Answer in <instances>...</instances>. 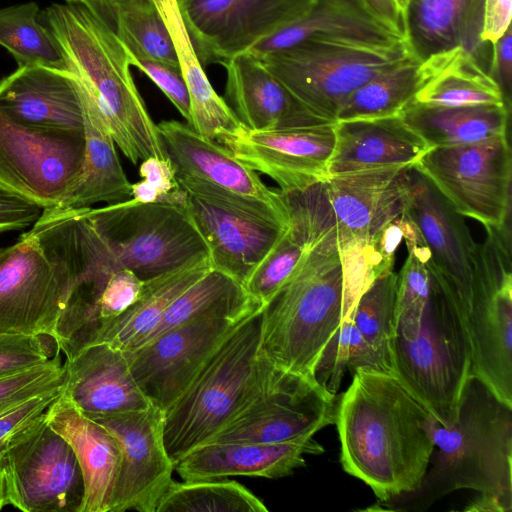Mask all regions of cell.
I'll use <instances>...</instances> for the list:
<instances>
[{
    "mask_svg": "<svg viewBox=\"0 0 512 512\" xmlns=\"http://www.w3.org/2000/svg\"><path fill=\"white\" fill-rule=\"evenodd\" d=\"M139 173L141 178L157 192L161 202L186 204V193L179 185L175 168L169 158L144 159Z\"/></svg>",
    "mask_w": 512,
    "mask_h": 512,
    "instance_id": "46",
    "label": "cell"
},
{
    "mask_svg": "<svg viewBox=\"0 0 512 512\" xmlns=\"http://www.w3.org/2000/svg\"><path fill=\"white\" fill-rule=\"evenodd\" d=\"M203 66L222 65L303 18L315 0H177Z\"/></svg>",
    "mask_w": 512,
    "mask_h": 512,
    "instance_id": "16",
    "label": "cell"
},
{
    "mask_svg": "<svg viewBox=\"0 0 512 512\" xmlns=\"http://www.w3.org/2000/svg\"><path fill=\"white\" fill-rule=\"evenodd\" d=\"M429 149L400 116L335 122L329 175L388 166L413 167Z\"/></svg>",
    "mask_w": 512,
    "mask_h": 512,
    "instance_id": "29",
    "label": "cell"
},
{
    "mask_svg": "<svg viewBox=\"0 0 512 512\" xmlns=\"http://www.w3.org/2000/svg\"><path fill=\"white\" fill-rule=\"evenodd\" d=\"M263 308L198 318L125 352L132 374L151 404L165 413L224 341Z\"/></svg>",
    "mask_w": 512,
    "mask_h": 512,
    "instance_id": "12",
    "label": "cell"
},
{
    "mask_svg": "<svg viewBox=\"0 0 512 512\" xmlns=\"http://www.w3.org/2000/svg\"><path fill=\"white\" fill-rule=\"evenodd\" d=\"M217 142L250 169L270 177L281 192L298 191L329 177L335 123L278 130L240 124Z\"/></svg>",
    "mask_w": 512,
    "mask_h": 512,
    "instance_id": "18",
    "label": "cell"
},
{
    "mask_svg": "<svg viewBox=\"0 0 512 512\" xmlns=\"http://www.w3.org/2000/svg\"><path fill=\"white\" fill-rule=\"evenodd\" d=\"M413 168L461 216L485 228L509 223L512 157L507 134L430 148Z\"/></svg>",
    "mask_w": 512,
    "mask_h": 512,
    "instance_id": "10",
    "label": "cell"
},
{
    "mask_svg": "<svg viewBox=\"0 0 512 512\" xmlns=\"http://www.w3.org/2000/svg\"><path fill=\"white\" fill-rule=\"evenodd\" d=\"M305 40L373 46L408 42L399 30L379 18L363 0H315L303 18L248 51L262 55Z\"/></svg>",
    "mask_w": 512,
    "mask_h": 512,
    "instance_id": "28",
    "label": "cell"
},
{
    "mask_svg": "<svg viewBox=\"0 0 512 512\" xmlns=\"http://www.w3.org/2000/svg\"><path fill=\"white\" fill-rule=\"evenodd\" d=\"M41 15L81 98L100 112L124 156L133 164L168 158L134 82L130 53L111 23L86 4L53 3Z\"/></svg>",
    "mask_w": 512,
    "mask_h": 512,
    "instance_id": "2",
    "label": "cell"
},
{
    "mask_svg": "<svg viewBox=\"0 0 512 512\" xmlns=\"http://www.w3.org/2000/svg\"><path fill=\"white\" fill-rule=\"evenodd\" d=\"M44 208L0 184V233L32 227Z\"/></svg>",
    "mask_w": 512,
    "mask_h": 512,
    "instance_id": "47",
    "label": "cell"
},
{
    "mask_svg": "<svg viewBox=\"0 0 512 512\" xmlns=\"http://www.w3.org/2000/svg\"><path fill=\"white\" fill-rule=\"evenodd\" d=\"M107 428L121 449L110 512H155L174 481V462L164 441L165 413L155 407L93 419Z\"/></svg>",
    "mask_w": 512,
    "mask_h": 512,
    "instance_id": "20",
    "label": "cell"
},
{
    "mask_svg": "<svg viewBox=\"0 0 512 512\" xmlns=\"http://www.w3.org/2000/svg\"><path fill=\"white\" fill-rule=\"evenodd\" d=\"M0 472L8 505L25 512H80L84 482L78 460L46 417L2 451Z\"/></svg>",
    "mask_w": 512,
    "mask_h": 512,
    "instance_id": "11",
    "label": "cell"
},
{
    "mask_svg": "<svg viewBox=\"0 0 512 512\" xmlns=\"http://www.w3.org/2000/svg\"><path fill=\"white\" fill-rule=\"evenodd\" d=\"M222 66L226 70L225 101L243 126L278 130L334 123L307 109L250 51L231 57Z\"/></svg>",
    "mask_w": 512,
    "mask_h": 512,
    "instance_id": "25",
    "label": "cell"
},
{
    "mask_svg": "<svg viewBox=\"0 0 512 512\" xmlns=\"http://www.w3.org/2000/svg\"><path fill=\"white\" fill-rule=\"evenodd\" d=\"M419 89L412 102L429 106L506 104L490 72L463 47L430 54L419 62Z\"/></svg>",
    "mask_w": 512,
    "mask_h": 512,
    "instance_id": "31",
    "label": "cell"
},
{
    "mask_svg": "<svg viewBox=\"0 0 512 512\" xmlns=\"http://www.w3.org/2000/svg\"><path fill=\"white\" fill-rule=\"evenodd\" d=\"M85 133L18 124L0 111V184L44 209L59 207L76 186Z\"/></svg>",
    "mask_w": 512,
    "mask_h": 512,
    "instance_id": "13",
    "label": "cell"
},
{
    "mask_svg": "<svg viewBox=\"0 0 512 512\" xmlns=\"http://www.w3.org/2000/svg\"><path fill=\"white\" fill-rule=\"evenodd\" d=\"M409 166H388L329 175L325 181L341 253L375 246L405 211Z\"/></svg>",
    "mask_w": 512,
    "mask_h": 512,
    "instance_id": "19",
    "label": "cell"
},
{
    "mask_svg": "<svg viewBox=\"0 0 512 512\" xmlns=\"http://www.w3.org/2000/svg\"><path fill=\"white\" fill-rule=\"evenodd\" d=\"M131 66L145 74L175 106L186 120V123L189 124V93L180 69L159 61L132 56Z\"/></svg>",
    "mask_w": 512,
    "mask_h": 512,
    "instance_id": "45",
    "label": "cell"
},
{
    "mask_svg": "<svg viewBox=\"0 0 512 512\" xmlns=\"http://www.w3.org/2000/svg\"><path fill=\"white\" fill-rule=\"evenodd\" d=\"M398 273L379 274L361 293L352 322L367 343L393 371V343L396 328Z\"/></svg>",
    "mask_w": 512,
    "mask_h": 512,
    "instance_id": "40",
    "label": "cell"
},
{
    "mask_svg": "<svg viewBox=\"0 0 512 512\" xmlns=\"http://www.w3.org/2000/svg\"><path fill=\"white\" fill-rule=\"evenodd\" d=\"M478 244L473 286L464 306L471 376L512 406V273L510 230L485 228Z\"/></svg>",
    "mask_w": 512,
    "mask_h": 512,
    "instance_id": "9",
    "label": "cell"
},
{
    "mask_svg": "<svg viewBox=\"0 0 512 512\" xmlns=\"http://www.w3.org/2000/svg\"><path fill=\"white\" fill-rule=\"evenodd\" d=\"M63 394L88 418L98 419L152 406L122 350L98 343L64 363Z\"/></svg>",
    "mask_w": 512,
    "mask_h": 512,
    "instance_id": "23",
    "label": "cell"
},
{
    "mask_svg": "<svg viewBox=\"0 0 512 512\" xmlns=\"http://www.w3.org/2000/svg\"><path fill=\"white\" fill-rule=\"evenodd\" d=\"M6 505H8V503H7V500H6V495H5V490H4V483H3L2 475H1V472H0V510H2L3 507H5Z\"/></svg>",
    "mask_w": 512,
    "mask_h": 512,
    "instance_id": "52",
    "label": "cell"
},
{
    "mask_svg": "<svg viewBox=\"0 0 512 512\" xmlns=\"http://www.w3.org/2000/svg\"><path fill=\"white\" fill-rule=\"evenodd\" d=\"M349 370L393 374L357 330L351 318L338 327L324 346L314 368L313 378L327 393L337 396L342 378Z\"/></svg>",
    "mask_w": 512,
    "mask_h": 512,
    "instance_id": "41",
    "label": "cell"
},
{
    "mask_svg": "<svg viewBox=\"0 0 512 512\" xmlns=\"http://www.w3.org/2000/svg\"><path fill=\"white\" fill-rule=\"evenodd\" d=\"M419 62L412 56L371 78L347 98L335 122L400 116L419 89Z\"/></svg>",
    "mask_w": 512,
    "mask_h": 512,
    "instance_id": "37",
    "label": "cell"
},
{
    "mask_svg": "<svg viewBox=\"0 0 512 512\" xmlns=\"http://www.w3.org/2000/svg\"><path fill=\"white\" fill-rule=\"evenodd\" d=\"M82 103L84 163L76 186L59 207L83 209L100 202L113 204L128 200L131 198L132 183L119 161L110 130L93 104L84 99Z\"/></svg>",
    "mask_w": 512,
    "mask_h": 512,
    "instance_id": "33",
    "label": "cell"
},
{
    "mask_svg": "<svg viewBox=\"0 0 512 512\" xmlns=\"http://www.w3.org/2000/svg\"><path fill=\"white\" fill-rule=\"evenodd\" d=\"M0 45L20 66L65 69L59 46L41 19L36 2L0 8Z\"/></svg>",
    "mask_w": 512,
    "mask_h": 512,
    "instance_id": "38",
    "label": "cell"
},
{
    "mask_svg": "<svg viewBox=\"0 0 512 512\" xmlns=\"http://www.w3.org/2000/svg\"><path fill=\"white\" fill-rule=\"evenodd\" d=\"M45 335L0 334V379L43 365L53 359Z\"/></svg>",
    "mask_w": 512,
    "mask_h": 512,
    "instance_id": "43",
    "label": "cell"
},
{
    "mask_svg": "<svg viewBox=\"0 0 512 512\" xmlns=\"http://www.w3.org/2000/svg\"><path fill=\"white\" fill-rule=\"evenodd\" d=\"M384 22L399 30L406 38L404 22L395 0H363ZM407 39V38H406Z\"/></svg>",
    "mask_w": 512,
    "mask_h": 512,
    "instance_id": "50",
    "label": "cell"
},
{
    "mask_svg": "<svg viewBox=\"0 0 512 512\" xmlns=\"http://www.w3.org/2000/svg\"><path fill=\"white\" fill-rule=\"evenodd\" d=\"M434 449L420 487L409 496L413 509H425L460 489L478 492L512 510V406L470 376L455 422L433 423ZM407 496V495H406Z\"/></svg>",
    "mask_w": 512,
    "mask_h": 512,
    "instance_id": "3",
    "label": "cell"
},
{
    "mask_svg": "<svg viewBox=\"0 0 512 512\" xmlns=\"http://www.w3.org/2000/svg\"><path fill=\"white\" fill-rule=\"evenodd\" d=\"M323 452L314 437L282 443H210L192 450L174 468L183 481L229 476L278 479L305 466V454Z\"/></svg>",
    "mask_w": 512,
    "mask_h": 512,
    "instance_id": "27",
    "label": "cell"
},
{
    "mask_svg": "<svg viewBox=\"0 0 512 512\" xmlns=\"http://www.w3.org/2000/svg\"><path fill=\"white\" fill-rule=\"evenodd\" d=\"M86 215L112 270L127 268L148 280L209 257L186 204L139 203L130 198L87 208Z\"/></svg>",
    "mask_w": 512,
    "mask_h": 512,
    "instance_id": "7",
    "label": "cell"
},
{
    "mask_svg": "<svg viewBox=\"0 0 512 512\" xmlns=\"http://www.w3.org/2000/svg\"><path fill=\"white\" fill-rule=\"evenodd\" d=\"M404 214L426 248L430 272L459 297L464 309L473 286L478 250L464 217L414 168Z\"/></svg>",
    "mask_w": 512,
    "mask_h": 512,
    "instance_id": "22",
    "label": "cell"
},
{
    "mask_svg": "<svg viewBox=\"0 0 512 512\" xmlns=\"http://www.w3.org/2000/svg\"><path fill=\"white\" fill-rule=\"evenodd\" d=\"M211 267L209 257H203L144 280L138 300L120 316L104 324L91 345L107 343L123 352L137 348L160 324L171 303Z\"/></svg>",
    "mask_w": 512,
    "mask_h": 512,
    "instance_id": "32",
    "label": "cell"
},
{
    "mask_svg": "<svg viewBox=\"0 0 512 512\" xmlns=\"http://www.w3.org/2000/svg\"><path fill=\"white\" fill-rule=\"evenodd\" d=\"M65 3H70V4H86V5H91V4H97V3H101L105 0H64Z\"/></svg>",
    "mask_w": 512,
    "mask_h": 512,
    "instance_id": "53",
    "label": "cell"
},
{
    "mask_svg": "<svg viewBox=\"0 0 512 512\" xmlns=\"http://www.w3.org/2000/svg\"><path fill=\"white\" fill-rule=\"evenodd\" d=\"M167 24L175 45L179 67L190 100L189 126L200 135L216 141L241 123L228 103L211 85L200 62L177 0H154Z\"/></svg>",
    "mask_w": 512,
    "mask_h": 512,
    "instance_id": "34",
    "label": "cell"
},
{
    "mask_svg": "<svg viewBox=\"0 0 512 512\" xmlns=\"http://www.w3.org/2000/svg\"><path fill=\"white\" fill-rule=\"evenodd\" d=\"M68 290L63 268L27 231L0 249V334L53 338Z\"/></svg>",
    "mask_w": 512,
    "mask_h": 512,
    "instance_id": "17",
    "label": "cell"
},
{
    "mask_svg": "<svg viewBox=\"0 0 512 512\" xmlns=\"http://www.w3.org/2000/svg\"><path fill=\"white\" fill-rule=\"evenodd\" d=\"M0 111L30 128L84 132L82 99L66 69L18 67L0 81Z\"/></svg>",
    "mask_w": 512,
    "mask_h": 512,
    "instance_id": "24",
    "label": "cell"
},
{
    "mask_svg": "<svg viewBox=\"0 0 512 512\" xmlns=\"http://www.w3.org/2000/svg\"><path fill=\"white\" fill-rule=\"evenodd\" d=\"M490 74L499 84L509 106L512 83V32L511 27L493 44Z\"/></svg>",
    "mask_w": 512,
    "mask_h": 512,
    "instance_id": "49",
    "label": "cell"
},
{
    "mask_svg": "<svg viewBox=\"0 0 512 512\" xmlns=\"http://www.w3.org/2000/svg\"><path fill=\"white\" fill-rule=\"evenodd\" d=\"M432 275V273H431ZM394 375L443 426H451L471 376V346L459 297L432 275L412 337L393 344Z\"/></svg>",
    "mask_w": 512,
    "mask_h": 512,
    "instance_id": "6",
    "label": "cell"
},
{
    "mask_svg": "<svg viewBox=\"0 0 512 512\" xmlns=\"http://www.w3.org/2000/svg\"><path fill=\"white\" fill-rule=\"evenodd\" d=\"M395 1L399 8L402 20L404 22L405 31H406V10H407L409 0H395Z\"/></svg>",
    "mask_w": 512,
    "mask_h": 512,
    "instance_id": "51",
    "label": "cell"
},
{
    "mask_svg": "<svg viewBox=\"0 0 512 512\" xmlns=\"http://www.w3.org/2000/svg\"><path fill=\"white\" fill-rule=\"evenodd\" d=\"M88 6L111 23L132 57L180 69L170 31L154 0H105Z\"/></svg>",
    "mask_w": 512,
    "mask_h": 512,
    "instance_id": "36",
    "label": "cell"
},
{
    "mask_svg": "<svg viewBox=\"0 0 512 512\" xmlns=\"http://www.w3.org/2000/svg\"><path fill=\"white\" fill-rule=\"evenodd\" d=\"M180 187L186 193L187 210L207 243L212 267L244 285L288 226L208 192Z\"/></svg>",
    "mask_w": 512,
    "mask_h": 512,
    "instance_id": "21",
    "label": "cell"
},
{
    "mask_svg": "<svg viewBox=\"0 0 512 512\" xmlns=\"http://www.w3.org/2000/svg\"><path fill=\"white\" fill-rule=\"evenodd\" d=\"M46 422L69 443L78 460L84 482L80 512H110L121 464L115 436L85 416L63 392L49 407Z\"/></svg>",
    "mask_w": 512,
    "mask_h": 512,
    "instance_id": "26",
    "label": "cell"
},
{
    "mask_svg": "<svg viewBox=\"0 0 512 512\" xmlns=\"http://www.w3.org/2000/svg\"><path fill=\"white\" fill-rule=\"evenodd\" d=\"M484 0H409L406 38L421 61L435 52L463 47L490 72L493 45L481 40Z\"/></svg>",
    "mask_w": 512,
    "mask_h": 512,
    "instance_id": "30",
    "label": "cell"
},
{
    "mask_svg": "<svg viewBox=\"0 0 512 512\" xmlns=\"http://www.w3.org/2000/svg\"><path fill=\"white\" fill-rule=\"evenodd\" d=\"M434 416L393 374L359 370L337 399L343 470L381 501L416 491L434 449Z\"/></svg>",
    "mask_w": 512,
    "mask_h": 512,
    "instance_id": "1",
    "label": "cell"
},
{
    "mask_svg": "<svg viewBox=\"0 0 512 512\" xmlns=\"http://www.w3.org/2000/svg\"><path fill=\"white\" fill-rule=\"evenodd\" d=\"M337 399L316 381L274 365L259 394L206 444L313 438L334 424Z\"/></svg>",
    "mask_w": 512,
    "mask_h": 512,
    "instance_id": "14",
    "label": "cell"
},
{
    "mask_svg": "<svg viewBox=\"0 0 512 512\" xmlns=\"http://www.w3.org/2000/svg\"><path fill=\"white\" fill-rule=\"evenodd\" d=\"M430 148L467 144L507 134L509 106H429L411 102L400 114Z\"/></svg>",
    "mask_w": 512,
    "mask_h": 512,
    "instance_id": "35",
    "label": "cell"
},
{
    "mask_svg": "<svg viewBox=\"0 0 512 512\" xmlns=\"http://www.w3.org/2000/svg\"><path fill=\"white\" fill-rule=\"evenodd\" d=\"M354 308L334 226L264 306L259 351L273 365L314 380L324 346Z\"/></svg>",
    "mask_w": 512,
    "mask_h": 512,
    "instance_id": "4",
    "label": "cell"
},
{
    "mask_svg": "<svg viewBox=\"0 0 512 512\" xmlns=\"http://www.w3.org/2000/svg\"><path fill=\"white\" fill-rule=\"evenodd\" d=\"M62 388L35 396L0 415V454L16 438L46 417Z\"/></svg>",
    "mask_w": 512,
    "mask_h": 512,
    "instance_id": "44",
    "label": "cell"
},
{
    "mask_svg": "<svg viewBox=\"0 0 512 512\" xmlns=\"http://www.w3.org/2000/svg\"><path fill=\"white\" fill-rule=\"evenodd\" d=\"M512 0H484L481 40L491 45L511 27Z\"/></svg>",
    "mask_w": 512,
    "mask_h": 512,
    "instance_id": "48",
    "label": "cell"
},
{
    "mask_svg": "<svg viewBox=\"0 0 512 512\" xmlns=\"http://www.w3.org/2000/svg\"><path fill=\"white\" fill-rule=\"evenodd\" d=\"M255 56L307 109L335 123L342 105L356 89L415 55L408 42L373 46L305 40Z\"/></svg>",
    "mask_w": 512,
    "mask_h": 512,
    "instance_id": "8",
    "label": "cell"
},
{
    "mask_svg": "<svg viewBox=\"0 0 512 512\" xmlns=\"http://www.w3.org/2000/svg\"><path fill=\"white\" fill-rule=\"evenodd\" d=\"M262 500L236 481H173L155 512H267Z\"/></svg>",
    "mask_w": 512,
    "mask_h": 512,
    "instance_id": "39",
    "label": "cell"
},
{
    "mask_svg": "<svg viewBox=\"0 0 512 512\" xmlns=\"http://www.w3.org/2000/svg\"><path fill=\"white\" fill-rule=\"evenodd\" d=\"M157 127L179 181L289 225V211L282 193L268 188L256 171L236 159L220 143L176 120L161 121Z\"/></svg>",
    "mask_w": 512,
    "mask_h": 512,
    "instance_id": "15",
    "label": "cell"
},
{
    "mask_svg": "<svg viewBox=\"0 0 512 512\" xmlns=\"http://www.w3.org/2000/svg\"><path fill=\"white\" fill-rule=\"evenodd\" d=\"M66 378L59 354L49 362L0 379V415L21 403L63 387Z\"/></svg>",
    "mask_w": 512,
    "mask_h": 512,
    "instance_id": "42",
    "label": "cell"
},
{
    "mask_svg": "<svg viewBox=\"0 0 512 512\" xmlns=\"http://www.w3.org/2000/svg\"><path fill=\"white\" fill-rule=\"evenodd\" d=\"M262 310L224 341L165 411L164 441L174 465L205 445L263 388L274 365L259 351Z\"/></svg>",
    "mask_w": 512,
    "mask_h": 512,
    "instance_id": "5",
    "label": "cell"
}]
</instances>
